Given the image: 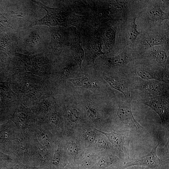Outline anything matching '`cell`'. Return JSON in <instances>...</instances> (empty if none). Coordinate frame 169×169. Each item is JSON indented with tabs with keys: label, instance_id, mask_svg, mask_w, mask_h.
Listing matches in <instances>:
<instances>
[{
	"label": "cell",
	"instance_id": "5bb4252c",
	"mask_svg": "<svg viewBox=\"0 0 169 169\" xmlns=\"http://www.w3.org/2000/svg\"><path fill=\"white\" fill-rule=\"evenodd\" d=\"M137 75L144 80H154L165 82L162 74L156 71L140 69L136 72Z\"/></svg>",
	"mask_w": 169,
	"mask_h": 169
},
{
	"label": "cell",
	"instance_id": "4dcf8cb0",
	"mask_svg": "<svg viewBox=\"0 0 169 169\" xmlns=\"http://www.w3.org/2000/svg\"><path fill=\"white\" fill-rule=\"evenodd\" d=\"M69 114L70 118L72 120L76 121L78 118L77 111L75 109L69 111Z\"/></svg>",
	"mask_w": 169,
	"mask_h": 169
},
{
	"label": "cell",
	"instance_id": "8992f818",
	"mask_svg": "<svg viewBox=\"0 0 169 169\" xmlns=\"http://www.w3.org/2000/svg\"><path fill=\"white\" fill-rule=\"evenodd\" d=\"M116 115L120 125L123 127L137 131L143 130V127L134 118L130 101L120 105L116 109Z\"/></svg>",
	"mask_w": 169,
	"mask_h": 169
},
{
	"label": "cell",
	"instance_id": "6da1fadb",
	"mask_svg": "<svg viewBox=\"0 0 169 169\" xmlns=\"http://www.w3.org/2000/svg\"><path fill=\"white\" fill-rule=\"evenodd\" d=\"M46 79L28 72L7 81L19 102L30 108L48 96Z\"/></svg>",
	"mask_w": 169,
	"mask_h": 169
},
{
	"label": "cell",
	"instance_id": "d6a6232c",
	"mask_svg": "<svg viewBox=\"0 0 169 169\" xmlns=\"http://www.w3.org/2000/svg\"><path fill=\"white\" fill-rule=\"evenodd\" d=\"M124 169H151L148 167L140 166H133L127 167Z\"/></svg>",
	"mask_w": 169,
	"mask_h": 169
},
{
	"label": "cell",
	"instance_id": "ba28073f",
	"mask_svg": "<svg viewBox=\"0 0 169 169\" xmlns=\"http://www.w3.org/2000/svg\"><path fill=\"white\" fill-rule=\"evenodd\" d=\"M142 103L151 108L159 116L162 124L165 125L169 123V102L161 96H157L142 101Z\"/></svg>",
	"mask_w": 169,
	"mask_h": 169
},
{
	"label": "cell",
	"instance_id": "603a6c76",
	"mask_svg": "<svg viewBox=\"0 0 169 169\" xmlns=\"http://www.w3.org/2000/svg\"><path fill=\"white\" fill-rule=\"evenodd\" d=\"M85 110L89 120L95 122L100 121L101 118V115L97 109L89 105L86 106Z\"/></svg>",
	"mask_w": 169,
	"mask_h": 169
},
{
	"label": "cell",
	"instance_id": "e0dca14e",
	"mask_svg": "<svg viewBox=\"0 0 169 169\" xmlns=\"http://www.w3.org/2000/svg\"><path fill=\"white\" fill-rule=\"evenodd\" d=\"M10 57L0 56V81H7L8 76Z\"/></svg>",
	"mask_w": 169,
	"mask_h": 169
},
{
	"label": "cell",
	"instance_id": "ffe728a7",
	"mask_svg": "<svg viewBox=\"0 0 169 169\" xmlns=\"http://www.w3.org/2000/svg\"><path fill=\"white\" fill-rule=\"evenodd\" d=\"M102 51V44L100 39L96 38L94 41L91 49V59L94 62L99 56L104 54Z\"/></svg>",
	"mask_w": 169,
	"mask_h": 169
},
{
	"label": "cell",
	"instance_id": "7a4b0ae2",
	"mask_svg": "<svg viewBox=\"0 0 169 169\" xmlns=\"http://www.w3.org/2000/svg\"><path fill=\"white\" fill-rule=\"evenodd\" d=\"M41 25L27 27L18 31L16 53L30 55L43 52L42 28Z\"/></svg>",
	"mask_w": 169,
	"mask_h": 169
},
{
	"label": "cell",
	"instance_id": "d6986e66",
	"mask_svg": "<svg viewBox=\"0 0 169 169\" xmlns=\"http://www.w3.org/2000/svg\"><path fill=\"white\" fill-rule=\"evenodd\" d=\"M128 60V56L125 53L108 58L107 59L108 64L113 67L121 66L127 63Z\"/></svg>",
	"mask_w": 169,
	"mask_h": 169
},
{
	"label": "cell",
	"instance_id": "f546056e",
	"mask_svg": "<svg viewBox=\"0 0 169 169\" xmlns=\"http://www.w3.org/2000/svg\"><path fill=\"white\" fill-rule=\"evenodd\" d=\"M68 150L70 153L73 156H76L78 153V148L74 143H70L68 145Z\"/></svg>",
	"mask_w": 169,
	"mask_h": 169
},
{
	"label": "cell",
	"instance_id": "ac0fdd59",
	"mask_svg": "<svg viewBox=\"0 0 169 169\" xmlns=\"http://www.w3.org/2000/svg\"><path fill=\"white\" fill-rule=\"evenodd\" d=\"M104 79L110 86L123 94L126 100L129 101L128 92L122 82L113 78L107 76H105Z\"/></svg>",
	"mask_w": 169,
	"mask_h": 169
},
{
	"label": "cell",
	"instance_id": "3957f363",
	"mask_svg": "<svg viewBox=\"0 0 169 169\" xmlns=\"http://www.w3.org/2000/svg\"><path fill=\"white\" fill-rule=\"evenodd\" d=\"M33 1L40 8L44 9L47 14L42 18L31 22L28 27L37 25H44L50 27H66L72 24L61 9L48 7L39 1Z\"/></svg>",
	"mask_w": 169,
	"mask_h": 169
},
{
	"label": "cell",
	"instance_id": "52a82bcc",
	"mask_svg": "<svg viewBox=\"0 0 169 169\" xmlns=\"http://www.w3.org/2000/svg\"><path fill=\"white\" fill-rule=\"evenodd\" d=\"M10 57V63L7 80L12 78L26 72L32 73L30 55L15 53Z\"/></svg>",
	"mask_w": 169,
	"mask_h": 169
},
{
	"label": "cell",
	"instance_id": "9c48e42d",
	"mask_svg": "<svg viewBox=\"0 0 169 169\" xmlns=\"http://www.w3.org/2000/svg\"><path fill=\"white\" fill-rule=\"evenodd\" d=\"M20 103L7 81H0V108L8 115Z\"/></svg>",
	"mask_w": 169,
	"mask_h": 169
},
{
	"label": "cell",
	"instance_id": "44dd1931",
	"mask_svg": "<svg viewBox=\"0 0 169 169\" xmlns=\"http://www.w3.org/2000/svg\"><path fill=\"white\" fill-rule=\"evenodd\" d=\"M151 55L156 62L159 64L165 63L167 58L166 52L163 50L159 49H154L151 50Z\"/></svg>",
	"mask_w": 169,
	"mask_h": 169
},
{
	"label": "cell",
	"instance_id": "4fadbf2b",
	"mask_svg": "<svg viewBox=\"0 0 169 169\" xmlns=\"http://www.w3.org/2000/svg\"><path fill=\"white\" fill-rule=\"evenodd\" d=\"M74 86H80L84 88L92 90L98 88L97 84L87 76L81 78L68 79Z\"/></svg>",
	"mask_w": 169,
	"mask_h": 169
},
{
	"label": "cell",
	"instance_id": "277c9868",
	"mask_svg": "<svg viewBox=\"0 0 169 169\" xmlns=\"http://www.w3.org/2000/svg\"><path fill=\"white\" fill-rule=\"evenodd\" d=\"M159 144H156L146 155L132 158L124 162L123 168L133 166H140L151 169H168V163L161 160L156 154V149Z\"/></svg>",
	"mask_w": 169,
	"mask_h": 169
},
{
	"label": "cell",
	"instance_id": "f1b7e54d",
	"mask_svg": "<svg viewBox=\"0 0 169 169\" xmlns=\"http://www.w3.org/2000/svg\"><path fill=\"white\" fill-rule=\"evenodd\" d=\"M69 74V69L68 67H65L59 73V78L61 79L65 80L68 79Z\"/></svg>",
	"mask_w": 169,
	"mask_h": 169
},
{
	"label": "cell",
	"instance_id": "836d02e7",
	"mask_svg": "<svg viewBox=\"0 0 169 169\" xmlns=\"http://www.w3.org/2000/svg\"><path fill=\"white\" fill-rule=\"evenodd\" d=\"M64 169H74L73 167L69 165H67L66 166Z\"/></svg>",
	"mask_w": 169,
	"mask_h": 169
},
{
	"label": "cell",
	"instance_id": "8fae6325",
	"mask_svg": "<svg viewBox=\"0 0 169 169\" xmlns=\"http://www.w3.org/2000/svg\"><path fill=\"white\" fill-rule=\"evenodd\" d=\"M61 28L53 27L49 28L50 41L49 45L51 49V55L59 59L63 49L64 39Z\"/></svg>",
	"mask_w": 169,
	"mask_h": 169
},
{
	"label": "cell",
	"instance_id": "1f68e13d",
	"mask_svg": "<svg viewBox=\"0 0 169 169\" xmlns=\"http://www.w3.org/2000/svg\"><path fill=\"white\" fill-rule=\"evenodd\" d=\"M8 115L7 112L0 108V122L6 119Z\"/></svg>",
	"mask_w": 169,
	"mask_h": 169
},
{
	"label": "cell",
	"instance_id": "30bf717a",
	"mask_svg": "<svg viewBox=\"0 0 169 169\" xmlns=\"http://www.w3.org/2000/svg\"><path fill=\"white\" fill-rule=\"evenodd\" d=\"M32 73L47 78L52 65L50 59L43 53L30 55Z\"/></svg>",
	"mask_w": 169,
	"mask_h": 169
},
{
	"label": "cell",
	"instance_id": "cb8c5ba5",
	"mask_svg": "<svg viewBox=\"0 0 169 169\" xmlns=\"http://www.w3.org/2000/svg\"><path fill=\"white\" fill-rule=\"evenodd\" d=\"M136 17L133 18L129 31V38L132 43H134L140 33L137 30V25L136 23Z\"/></svg>",
	"mask_w": 169,
	"mask_h": 169
},
{
	"label": "cell",
	"instance_id": "7402d4cb",
	"mask_svg": "<svg viewBox=\"0 0 169 169\" xmlns=\"http://www.w3.org/2000/svg\"><path fill=\"white\" fill-rule=\"evenodd\" d=\"M164 39L163 36H154L146 38L142 42L145 45L152 47L163 44L164 42Z\"/></svg>",
	"mask_w": 169,
	"mask_h": 169
},
{
	"label": "cell",
	"instance_id": "2e32d148",
	"mask_svg": "<svg viewBox=\"0 0 169 169\" xmlns=\"http://www.w3.org/2000/svg\"><path fill=\"white\" fill-rule=\"evenodd\" d=\"M116 31L112 27L106 30L103 36V40L106 49L110 51L115 44Z\"/></svg>",
	"mask_w": 169,
	"mask_h": 169
},
{
	"label": "cell",
	"instance_id": "7c38bea8",
	"mask_svg": "<svg viewBox=\"0 0 169 169\" xmlns=\"http://www.w3.org/2000/svg\"><path fill=\"white\" fill-rule=\"evenodd\" d=\"M161 81L152 80H143L137 86L139 90L150 94L158 95L165 92L166 87L165 84Z\"/></svg>",
	"mask_w": 169,
	"mask_h": 169
},
{
	"label": "cell",
	"instance_id": "4316f807",
	"mask_svg": "<svg viewBox=\"0 0 169 169\" xmlns=\"http://www.w3.org/2000/svg\"><path fill=\"white\" fill-rule=\"evenodd\" d=\"M84 137L86 140L88 142L91 143L94 141L96 138L95 133L92 131H87L84 133Z\"/></svg>",
	"mask_w": 169,
	"mask_h": 169
},
{
	"label": "cell",
	"instance_id": "d4e9b609",
	"mask_svg": "<svg viewBox=\"0 0 169 169\" xmlns=\"http://www.w3.org/2000/svg\"><path fill=\"white\" fill-rule=\"evenodd\" d=\"M75 59L79 66L81 68L84 59V51L79 43H77L74 49Z\"/></svg>",
	"mask_w": 169,
	"mask_h": 169
},
{
	"label": "cell",
	"instance_id": "5b68a950",
	"mask_svg": "<svg viewBox=\"0 0 169 169\" xmlns=\"http://www.w3.org/2000/svg\"><path fill=\"white\" fill-rule=\"evenodd\" d=\"M96 130L104 135L115 146L120 155V157L124 159L129 157V146L131 137L128 130H125L119 132L112 131L110 133H107L97 129Z\"/></svg>",
	"mask_w": 169,
	"mask_h": 169
},
{
	"label": "cell",
	"instance_id": "484cf974",
	"mask_svg": "<svg viewBox=\"0 0 169 169\" xmlns=\"http://www.w3.org/2000/svg\"><path fill=\"white\" fill-rule=\"evenodd\" d=\"M95 162V160L92 158L90 155H87L82 159L81 166L84 167L89 168L93 166Z\"/></svg>",
	"mask_w": 169,
	"mask_h": 169
},
{
	"label": "cell",
	"instance_id": "83f0119b",
	"mask_svg": "<svg viewBox=\"0 0 169 169\" xmlns=\"http://www.w3.org/2000/svg\"><path fill=\"white\" fill-rule=\"evenodd\" d=\"M97 145L100 148L106 149L109 147V143L106 138L102 137L99 139Z\"/></svg>",
	"mask_w": 169,
	"mask_h": 169
},
{
	"label": "cell",
	"instance_id": "9a60e30c",
	"mask_svg": "<svg viewBox=\"0 0 169 169\" xmlns=\"http://www.w3.org/2000/svg\"><path fill=\"white\" fill-rule=\"evenodd\" d=\"M151 20L154 21H162L169 19V14L163 12L160 6L157 5L151 8L148 12Z\"/></svg>",
	"mask_w": 169,
	"mask_h": 169
}]
</instances>
